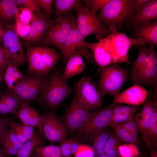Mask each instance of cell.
I'll return each mask as SVG.
<instances>
[{
    "mask_svg": "<svg viewBox=\"0 0 157 157\" xmlns=\"http://www.w3.org/2000/svg\"><path fill=\"white\" fill-rule=\"evenodd\" d=\"M72 89L67 80L61 76L60 71L54 69L39 95L35 99L40 104L55 112Z\"/></svg>",
    "mask_w": 157,
    "mask_h": 157,
    "instance_id": "obj_1",
    "label": "cell"
},
{
    "mask_svg": "<svg viewBox=\"0 0 157 157\" xmlns=\"http://www.w3.org/2000/svg\"><path fill=\"white\" fill-rule=\"evenodd\" d=\"M25 45L28 71L34 73L49 75L58 61L62 57L61 53L47 46Z\"/></svg>",
    "mask_w": 157,
    "mask_h": 157,
    "instance_id": "obj_2",
    "label": "cell"
},
{
    "mask_svg": "<svg viewBox=\"0 0 157 157\" xmlns=\"http://www.w3.org/2000/svg\"><path fill=\"white\" fill-rule=\"evenodd\" d=\"M132 0H110L101 9L97 18L102 24L112 25L117 29L133 15Z\"/></svg>",
    "mask_w": 157,
    "mask_h": 157,
    "instance_id": "obj_3",
    "label": "cell"
},
{
    "mask_svg": "<svg viewBox=\"0 0 157 157\" xmlns=\"http://www.w3.org/2000/svg\"><path fill=\"white\" fill-rule=\"evenodd\" d=\"M99 71L98 88L102 96L108 94L115 97L120 93L122 86L127 80L126 70L116 63H112L99 68Z\"/></svg>",
    "mask_w": 157,
    "mask_h": 157,
    "instance_id": "obj_4",
    "label": "cell"
},
{
    "mask_svg": "<svg viewBox=\"0 0 157 157\" xmlns=\"http://www.w3.org/2000/svg\"><path fill=\"white\" fill-rule=\"evenodd\" d=\"M76 22V17L70 12L51 20L42 44L53 45L59 50Z\"/></svg>",
    "mask_w": 157,
    "mask_h": 157,
    "instance_id": "obj_5",
    "label": "cell"
},
{
    "mask_svg": "<svg viewBox=\"0 0 157 157\" xmlns=\"http://www.w3.org/2000/svg\"><path fill=\"white\" fill-rule=\"evenodd\" d=\"M22 82L12 90L23 104H29L40 94L48 81L49 75L37 74L28 71L23 74Z\"/></svg>",
    "mask_w": 157,
    "mask_h": 157,
    "instance_id": "obj_6",
    "label": "cell"
},
{
    "mask_svg": "<svg viewBox=\"0 0 157 157\" xmlns=\"http://www.w3.org/2000/svg\"><path fill=\"white\" fill-rule=\"evenodd\" d=\"M76 25L78 30L84 38L89 35L94 34L98 40L104 38L110 34L108 29L100 22L94 13L82 5L78 7Z\"/></svg>",
    "mask_w": 157,
    "mask_h": 157,
    "instance_id": "obj_7",
    "label": "cell"
},
{
    "mask_svg": "<svg viewBox=\"0 0 157 157\" xmlns=\"http://www.w3.org/2000/svg\"><path fill=\"white\" fill-rule=\"evenodd\" d=\"M75 95L83 106L90 110L98 109L103 102L100 90L89 76L82 78L78 82Z\"/></svg>",
    "mask_w": 157,
    "mask_h": 157,
    "instance_id": "obj_8",
    "label": "cell"
},
{
    "mask_svg": "<svg viewBox=\"0 0 157 157\" xmlns=\"http://www.w3.org/2000/svg\"><path fill=\"white\" fill-rule=\"evenodd\" d=\"M84 38L77 28L76 24L59 49L64 64H66L69 58L74 55L84 57L90 62L94 61L92 53L83 45Z\"/></svg>",
    "mask_w": 157,
    "mask_h": 157,
    "instance_id": "obj_9",
    "label": "cell"
},
{
    "mask_svg": "<svg viewBox=\"0 0 157 157\" xmlns=\"http://www.w3.org/2000/svg\"><path fill=\"white\" fill-rule=\"evenodd\" d=\"M94 111L87 109L78 102L75 96L63 116L66 131L72 133L78 132L84 126Z\"/></svg>",
    "mask_w": 157,
    "mask_h": 157,
    "instance_id": "obj_10",
    "label": "cell"
},
{
    "mask_svg": "<svg viewBox=\"0 0 157 157\" xmlns=\"http://www.w3.org/2000/svg\"><path fill=\"white\" fill-rule=\"evenodd\" d=\"M13 26L10 25L4 29L1 43L12 62L19 67L24 64L27 59L19 37L14 31Z\"/></svg>",
    "mask_w": 157,
    "mask_h": 157,
    "instance_id": "obj_11",
    "label": "cell"
},
{
    "mask_svg": "<svg viewBox=\"0 0 157 157\" xmlns=\"http://www.w3.org/2000/svg\"><path fill=\"white\" fill-rule=\"evenodd\" d=\"M108 29L115 46V56L116 63H129L128 52L129 49L135 45H144L145 43L140 40L128 37L124 33L119 32L112 25Z\"/></svg>",
    "mask_w": 157,
    "mask_h": 157,
    "instance_id": "obj_12",
    "label": "cell"
},
{
    "mask_svg": "<svg viewBox=\"0 0 157 157\" xmlns=\"http://www.w3.org/2000/svg\"><path fill=\"white\" fill-rule=\"evenodd\" d=\"M42 126L43 135L50 141L61 144L66 138V129L55 116V112L51 111L41 115Z\"/></svg>",
    "mask_w": 157,
    "mask_h": 157,
    "instance_id": "obj_13",
    "label": "cell"
},
{
    "mask_svg": "<svg viewBox=\"0 0 157 157\" xmlns=\"http://www.w3.org/2000/svg\"><path fill=\"white\" fill-rule=\"evenodd\" d=\"M149 49L147 60L134 84L146 85L157 90V54L154 45H150Z\"/></svg>",
    "mask_w": 157,
    "mask_h": 157,
    "instance_id": "obj_14",
    "label": "cell"
},
{
    "mask_svg": "<svg viewBox=\"0 0 157 157\" xmlns=\"http://www.w3.org/2000/svg\"><path fill=\"white\" fill-rule=\"evenodd\" d=\"M113 115L111 105L98 109L77 132L85 139L94 131L107 126Z\"/></svg>",
    "mask_w": 157,
    "mask_h": 157,
    "instance_id": "obj_15",
    "label": "cell"
},
{
    "mask_svg": "<svg viewBox=\"0 0 157 157\" xmlns=\"http://www.w3.org/2000/svg\"><path fill=\"white\" fill-rule=\"evenodd\" d=\"M147 93L144 87L134 85L115 96L113 104H126L138 106L146 101Z\"/></svg>",
    "mask_w": 157,
    "mask_h": 157,
    "instance_id": "obj_16",
    "label": "cell"
},
{
    "mask_svg": "<svg viewBox=\"0 0 157 157\" xmlns=\"http://www.w3.org/2000/svg\"><path fill=\"white\" fill-rule=\"evenodd\" d=\"M34 15V19L30 23L29 35L24 39L26 42L25 44L32 45L42 44L50 24L51 20L49 18Z\"/></svg>",
    "mask_w": 157,
    "mask_h": 157,
    "instance_id": "obj_17",
    "label": "cell"
},
{
    "mask_svg": "<svg viewBox=\"0 0 157 157\" xmlns=\"http://www.w3.org/2000/svg\"><path fill=\"white\" fill-rule=\"evenodd\" d=\"M151 91L148 92L146 102L142 111L134 117L138 130L141 134L142 138H146L154 110V99L152 97Z\"/></svg>",
    "mask_w": 157,
    "mask_h": 157,
    "instance_id": "obj_18",
    "label": "cell"
},
{
    "mask_svg": "<svg viewBox=\"0 0 157 157\" xmlns=\"http://www.w3.org/2000/svg\"><path fill=\"white\" fill-rule=\"evenodd\" d=\"M83 45L92 51L94 59L99 68L115 63L113 55L108 50L101 39L98 42L94 43H89L84 41Z\"/></svg>",
    "mask_w": 157,
    "mask_h": 157,
    "instance_id": "obj_19",
    "label": "cell"
},
{
    "mask_svg": "<svg viewBox=\"0 0 157 157\" xmlns=\"http://www.w3.org/2000/svg\"><path fill=\"white\" fill-rule=\"evenodd\" d=\"M14 115L23 124L37 127L39 134L43 135L41 115L37 110L31 107L29 104H23Z\"/></svg>",
    "mask_w": 157,
    "mask_h": 157,
    "instance_id": "obj_20",
    "label": "cell"
},
{
    "mask_svg": "<svg viewBox=\"0 0 157 157\" xmlns=\"http://www.w3.org/2000/svg\"><path fill=\"white\" fill-rule=\"evenodd\" d=\"M157 0H150L139 10L130 19L132 25L136 27L140 24L157 20Z\"/></svg>",
    "mask_w": 157,
    "mask_h": 157,
    "instance_id": "obj_21",
    "label": "cell"
},
{
    "mask_svg": "<svg viewBox=\"0 0 157 157\" xmlns=\"http://www.w3.org/2000/svg\"><path fill=\"white\" fill-rule=\"evenodd\" d=\"M107 126L93 132L85 140L92 145L95 157L104 154L105 144L110 134L112 129Z\"/></svg>",
    "mask_w": 157,
    "mask_h": 157,
    "instance_id": "obj_22",
    "label": "cell"
},
{
    "mask_svg": "<svg viewBox=\"0 0 157 157\" xmlns=\"http://www.w3.org/2000/svg\"><path fill=\"white\" fill-rule=\"evenodd\" d=\"M135 37L145 43L157 45V20L140 24L135 27Z\"/></svg>",
    "mask_w": 157,
    "mask_h": 157,
    "instance_id": "obj_23",
    "label": "cell"
},
{
    "mask_svg": "<svg viewBox=\"0 0 157 157\" xmlns=\"http://www.w3.org/2000/svg\"><path fill=\"white\" fill-rule=\"evenodd\" d=\"M22 105L17 95L10 90L0 92V114H14Z\"/></svg>",
    "mask_w": 157,
    "mask_h": 157,
    "instance_id": "obj_24",
    "label": "cell"
},
{
    "mask_svg": "<svg viewBox=\"0 0 157 157\" xmlns=\"http://www.w3.org/2000/svg\"><path fill=\"white\" fill-rule=\"evenodd\" d=\"M3 78L9 90H12L22 81L23 76L19 70L18 66L13 62L7 66Z\"/></svg>",
    "mask_w": 157,
    "mask_h": 157,
    "instance_id": "obj_25",
    "label": "cell"
},
{
    "mask_svg": "<svg viewBox=\"0 0 157 157\" xmlns=\"http://www.w3.org/2000/svg\"><path fill=\"white\" fill-rule=\"evenodd\" d=\"M137 48L138 51V56L132 65L130 73V77L133 84L147 62L149 55V47L145 45Z\"/></svg>",
    "mask_w": 157,
    "mask_h": 157,
    "instance_id": "obj_26",
    "label": "cell"
},
{
    "mask_svg": "<svg viewBox=\"0 0 157 157\" xmlns=\"http://www.w3.org/2000/svg\"><path fill=\"white\" fill-rule=\"evenodd\" d=\"M17 6L15 0H0V20L6 26L12 25L15 20V15Z\"/></svg>",
    "mask_w": 157,
    "mask_h": 157,
    "instance_id": "obj_27",
    "label": "cell"
},
{
    "mask_svg": "<svg viewBox=\"0 0 157 157\" xmlns=\"http://www.w3.org/2000/svg\"><path fill=\"white\" fill-rule=\"evenodd\" d=\"M84 64L82 57L74 55L71 57L66 64L64 72L61 76L67 80L76 75L81 73L84 67Z\"/></svg>",
    "mask_w": 157,
    "mask_h": 157,
    "instance_id": "obj_28",
    "label": "cell"
},
{
    "mask_svg": "<svg viewBox=\"0 0 157 157\" xmlns=\"http://www.w3.org/2000/svg\"><path fill=\"white\" fill-rule=\"evenodd\" d=\"M41 135L35 133L32 138L23 144L15 157H32L35 149L43 144V140Z\"/></svg>",
    "mask_w": 157,
    "mask_h": 157,
    "instance_id": "obj_29",
    "label": "cell"
},
{
    "mask_svg": "<svg viewBox=\"0 0 157 157\" xmlns=\"http://www.w3.org/2000/svg\"><path fill=\"white\" fill-rule=\"evenodd\" d=\"M55 15L56 18L75 10L81 4L79 0H54Z\"/></svg>",
    "mask_w": 157,
    "mask_h": 157,
    "instance_id": "obj_30",
    "label": "cell"
},
{
    "mask_svg": "<svg viewBox=\"0 0 157 157\" xmlns=\"http://www.w3.org/2000/svg\"><path fill=\"white\" fill-rule=\"evenodd\" d=\"M156 96L154 99V112L146 136L149 142L155 149L157 148V101Z\"/></svg>",
    "mask_w": 157,
    "mask_h": 157,
    "instance_id": "obj_31",
    "label": "cell"
},
{
    "mask_svg": "<svg viewBox=\"0 0 157 157\" xmlns=\"http://www.w3.org/2000/svg\"><path fill=\"white\" fill-rule=\"evenodd\" d=\"M32 157H64L60 146L54 145L40 146L35 149Z\"/></svg>",
    "mask_w": 157,
    "mask_h": 157,
    "instance_id": "obj_32",
    "label": "cell"
},
{
    "mask_svg": "<svg viewBox=\"0 0 157 157\" xmlns=\"http://www.w3.org/2000/svg\"><path fill=\"white\" fill-rule=\"evenodd\" d=\"M107 126L111 127L115 131L117 137L123 142L135 144L138 142V137H135L118 124L109 123Z\"/></svg>",
    "mask_w": 157,
    "mask_h": 157,
    "instance_id": "obj_33",
    "label": "cell"
},
{
    "mask_svg": "<svg viewBox=\"0 0 157 157\" xmlns=\"http://www.w3.org/2000/svg\"><path fill=\"white\" fill-rule=\"evenodd\" d=\"M119 139L115 133H112L109 136L104 146V154L111 157H120L118 147Z\"/></svg>",
    "mask_w": 157,
    "mask_h": 157,
    "instance_id": "obj_34",
    "label": "cell"
},
{
    "mask_svg": "<svg viewBox=\"0 0 157 157\" xmlns=\"http://www.w3.org/2000/svg\"><path fill=\"white\" fill-rule=\"evenodd\" d=\"M60 144V147L63 156L67 157L74 154L81 144L78 139L75 137L68 139L66 138Z\"/></svg>",
    "mask_w": 157,
    "mask_h": 157,
    "instance_id": "obj_35",
    "label": "cell"
},
{
    "mask_svg": "<svg viewBox=\"0 0 157 157\" xmlns=\"http://www.w3.org/2000/svg\"><path fill=\"white\" fill-rule=\"evenodd\" d=\"M15 1L17 7L20 6L26 7L37 16L49 18L45 15L35 0H15Z\"/></svg>",
    "mask_w": 157,
    "mask_h": 157,
    "instance_id": "obj_36",
    "label": "cell"
},
{
    "mask_svg": "<svg viewBox=\"0 0 157 157\" xmlns=\"http://www.w3.org/2000/svg\"><path fill=\"white\" fill-rule=\"evenodd\" d=\"M118 151L120 157H135L140 154L136 146L133 143L119 145Z\"/></svg>",
    "mask_w": 157,
    "mask_h": 157,
    "instance_id": "obj_37",
    "label": "cell"
},
{
    "mask_svg": "<svg viewBox=\"0 0 157 157\" xmlns=\"http://www.w3.org/2000/svg\"><path fill=\"white\" fill-rule=\"evenodd\" d=\"M35 17L33 13L28 8L23 6L17 8L15 15V21H19L30 23Z\"/></svg>",
    "mask_w": 157,
    "mask_h": 157,
    "instance_id": "obj_38",
    "label": "cell"
},
{
    "mask_svg": "<svg viewBox=\"0 0 157 157\" xmlns=\"http://www.w3.org/2000/svg\"><path fill=\"white\" fill-rule=\"evenodd\" d=\"M113 115L130 113L135 114L139 109L138 106H125L118 104L111 105Z\"/></svg>",
    "mask_w": 157,
    "mask_h": 157,
    "instance_id": "obj_39",
    "label": "cell"
},
{
    "mask_svg": "<svg viewBox=\"0 0 157 157\" xmlns=\"http://www.w3.org/2000/svg\"><path fill=\"white\" fill-rule=\"evenodd\" d=\"M13 26L14 31L19 37L24 39L29 35L30 30L29 23L17 21Z\"/></svg>",
    "mask_w": 157,
    "mask_h": 157,
    "instance_id": "obj_40",
    "label": "cell"
},
{
    "mask_svg": "<svg viewBox=\"0 0 157 157\" xmlns=\"http://www.w3.org/2000/svg\"><path fill=\"white\" fill-rule=\"evenodd\" d=\"M110 0H84L83 1L87 8L96 13L99 9H102Z\"/></svg>",
    "mask_w": 157,
    "mask_h": 157,
    "instance_id": "obj_41",
    "label": "cell"
},
{
    "mask_svg": "<svg viewBox=\"0 0 157 157\" xmlns=\"http://www.w3.org/2000/svg\"><path fill=\"white\" fill-rule=\"evenodd\" d=\"M8 124L10 129L14 131L22 143L24 144L28 140L23 133L22 124L11 120L9 121Z\"/></svg>",
    "mask_w": 157,
    "mask_h": 157,
    "instance_id": "obj_42",
    "label": "cell"
},
{
    "mask_svg": "<svg viewBox=\"0 0 157 157\" xmlns=\"http://www.w3.org/2000/svg\"><path fill=\"white\" fill-rule=\"evenodd\" d=\"M93 148L89 145L81 144L74 153L75 157H94Z\"/></svg>",
    "mask_w": 157,
    "mask_h": 157,
    "instance_id": "obj_43",
    "label": "cell"
},
{
    "mask_svg": "<svg viewBox=\"0 0 157 157\" xmlns=\"http://www.w3.org/2000/svg\"><path fill=\"white\" fill-rule=\"evenodd\" d=\"M133 115L129 120L117 124L127 130L135 137H138V130Z\"/></svg>",
    "mask_w": 157,
    "mask_h": 157,
    "instance_id": "obj_44",
    "label": "cell"
},
{
    "mask_svg": "<svg viewBox=\"0 0 157 157\" xmlns=\"http://www.w3.org/2000/svg\"><path fill=\"white\" fill-rule=\"evenodd\" d=\"M38 5L42 9L45 15L48 17L53 13L52 0H35Z\"/></svg>",
    "mask_w": 157,
    "mask_h": 157,
    "instance_id": "obj_45",
    "label": "cell"
},
{
    "mask_svg": "<svg viewBox=\"0 0 157 157\" xmlns=\"http://www.w3.org/2000/svg\"><path fill=\"white\" fill-rule=\"evenodd\" d=\"M0 144L5 156L8 157L17 155L18 150L6 139H4Z\"/></svg>",
    "mask_w": 157,
    "mask_h": 157,
    "instance_id": "obj_46",
    "label": "cell"
},
{
    "mask_svg": "<svg viewBox=\"0 0 157 157\" xmlns=\"http://www.w3.org/2000/svg\"><path fill=\"white\" fill-rule=\"evenodd\" d=\"M12 60L0 45V71L4 74L9 63Z\"/></svg>",
    "mask_w": 157,
    "mask_h": 157,
    "instance_id": "obj_47",
    "label": "cell"
},
{
    "mask_svg": "<svg viewBox=\"0 0 157 157\" xmlns=\"http://www.w3.org/2000/svg\"><path fill=\"white\" fill-rule=\"evenodd\" d=\"M5 139L9 141L18 150L23 144L15 132L10 129L8 131Z\"/></svg>",
    "mask_w": 157,
    "mask_h": 157,
    "instance_id": "obj_48",
    "label": "cell"
},
{
    "mask_svg": "<svg viewBox=\"0 0 157 157\" xmlns=\"http://www.w3.org/2000/svg\"><path fill=\"white\" fill-rule=\"evenodd\" d=\"M10 119L0 117V144L4 140L9 129L8 122Z\"/></svg>",
    "mask_w": 157,
    "mask_h": 157,
    "instance_id": "obj_49",
    "label": "cell"
},
{
    "mask_svg": "<svg viewBox=\"0 0 157 157\" xmlns=\"http://www.w3.org/2000/svg\"><path fill=\"white\" fill-rule=\"evenodd\" d=\"M134 114L133 113H130L113 115L109 123L117 124L123 123L131 119Z\"/></svg>",
    "mask_w": 157,
    "mask_h": 157,
    "instance_id": "obj_50",
    "label": "cell"
},
{
    "mask_svg": "<svg viewBox=\"0 0 157 157\" xmlns=\"http://www.w3.org/2000/svg\"><path fill=\"white\" fill-rule=\"evenodd\" d=\"M22 129L24 135L28 140L32 138L35 136V133L34 132L33 126L23 124Z\"/></svg>",
    "mask_w": 157,
    "mask_h": 157,
    "instance_id": "obj_51",
    "label": "cell"
},
{
    "mask_svg": "<svg viewBox=\"0 0 157 157\" xmlns=\"http://www.w3.org/2000/svg\"><path fill=\"white\" fill-rule=\"evenodd\" d=\"M150 0H134L133 15L139 10L147 4Z\"/></svg>",
    "mask_w": 157,
    "mask_h": 157,
    "instance_id": "obj_52",
    "label": "cell"
},
{
    "mask_svg": "<svg viewBox=\"0 0 157 157\" xmlns=\"http://www.w3.org/2000/svg\"><path fill=\"white\" fill-rule=\"evenodd\" d=\"M142 139L146 143L150 151V157H157V152L155 149L150 144L146 138H143Z\"/></svg>",
    "mask_w": 157,
    "mask_h": 157,
    "instance_id": "obj_53",
    "label": "cell"
},
{
    "mask_svg": "<svg viewBox=\"0 0 157 157\" xmlns=\"http://www.w3.org/2000/svg\"><path fill=\"white\" fill-rule=\"evenodd\" d=\"M3 24L0 20V43L4 33V29L3 28Z\"/></svg>",
    "mask_w": 157,
    "mask_h": 157,
    "instance_id": "obj_54",
    "label": "cell"
},
{
    "mask_svg": "<svg viewBox=\"0 0 157 157\" xmlns=\"http://www.w3.org/2000/svg\"><path fill=\"white\" fill-rule=\"evenodd\" d=\"M95 157H111L104 154H102Z\"/></svg>",
    "mask_w": 157,
    "mask_h": 157,
    "instance_id": "obj_55",
    "label": "cell"
},
{
    "mask_svg": "<svg viewBox=\"0 0 157 157\" xmlns=\"http://www.w3.org/2000/svg\"><path fill=\"white\" fill-rule=\"evenodd\" d=\"M3 74L0 71V84L2 78H3Z\"/></svg>",
    "mask_w": 157,
    "mask_h": 157,
    "instance_id": "obj_56",
    "label": "cell"
},
{
    "mask_svg": "<svg viewBox=\"0 0 157 157\" xmlns=\"http://www.w3.org/2000/svg\"><path fill=\"white\" fill-rule=\"evenodd\" d=\"M5 156V155L2 149L0 148V156Z\"/></svg>",
    "mask_w": 157,
    "mask_h": 157,
    "instance_id": "obj_57",
    "label": "cell"
},
{
    "mask_svg": "<svg viewBox=\"0 0 157 157\" xmlns=\"http://www.w3.org/2000/svg\"><path fill=\"white\" fill-rule=\"evenodd\" d=\"M135 157H144V156L141 155V154H139L138 156H137Z\"/></svg>",
    "mask_w": 157,
    "mask_h": 157,
    "instance_id": "obj_58",
    "label": "cell"
},
{
    "mask_svg": "<svg viewBox=\"0 0 157 157\" xmlns=\"http://www.w3.org/2000/svg\"><path fill=\"white\" fill-rule=\"evenodd\" d=\"M0 157H7L5 156H0Z\"/></svg>",
    "mask_w": 157,
    "mask_h": 157,
    "instance_id": "obj_59",
    "label": "cell"
},
{
    "mask_svg": "<svg viewBox=\"0 0 157 157\" xmlns=\"http://www.w3.org/2000/svg\"><path fill=\"white\" fill-rule=\"evenodd\" d=\"M67 157H72L71 156H67Z\"/></svg>",
    "mask_w": 157,
    "mask_h": 157,
    "instance_id": "obj_60",
    "label": "cell"
}]
</instances>
